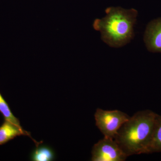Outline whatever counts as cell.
Masks as SVG:
<instances>
[{
	"instance_id": "cell-1",
	"label": "cell",
	"mask_w": 161,
	"mask_h": 161,
	"mask_svg": "<svg viewBox=\"0 0 161 161\" xmlns=\"http://www.w3.org/2000/svg\"><path fill=\"white\" fill-rule=\"evenodd\" d=\"M106 15L94 20L93 27L100 32L101 40L109 46L119 48L130 43L134 36L138 11L135 9L108 7Z\"/></svg>"
},
{
	"instance_id": "cell-3",
	"label": "cell",
	"mask_w": 161,
	"mask_h": 161,
	"mask_svg": "<svg viewBox=\"0 0 161 161\" xmlns=\"http://www.w3.org/2000/svg\"><path fill=\"white\" fill-rule=\"evenodd\" d=\"M130 117L118 110L108 111L97 108L95 114V125L104 137L114 139L121 127Z\"/></svg>"
},
{
	"instance_id": "cell-5",
	"label": "cell",
	"mask_w": 161,
	"mask_h": 161,
	"mask_svg": "<svg viewBox=\"0 0 161 161\" xmlns=\"http://www.w3.org/2000/svg\"><path fill=\"white\" fill-rule=\"evenodd\" d=\"M144 41L149 52L161 53V18L148 23L144 33Z\"/></svg>"
},
{
	"instance_id": "cell-8",
	"label": "cell",
	"mask_w": 161,
	"mask_h": 161,
	"mask_svg": "<svg viewBox=\"0 0 161 161\" xmlns=\"http://www.w3.org/2000/svg\"><path fill=\"white\" fill-rule=\"evenodd\" d=\"M42 143V142H41ZM36 146L31 154V159L33 161H52L55 158L54 151L49 146L40 145Z\"/></svg>"
},
{
	"instance_id": "cell-7",
	"label": "cell",
	"mask_w": 161,
	"mask_h": 161,
	"mask_svg": "<svg viewBox=\"0 0 161 161\" xmlns=\"http://www.w3.org/2000/svg\"><path fill=\"white\" fill-rule=\"evenodd\" d=\"M161 152V115L157 114L151 138L145 153Z\"/></svg>"
},
{
	"instance_id": "cell-9",
	"label": "cell",
	"mask_w": 161,
	"mask_h": 161,
	"mask_svg": "<svg viewBox=\"0 0 161 161\" xmlns=\"http://www.w3.org/2000/svg\"><path fill=\"white\" fill-rule=\"evenodd\" d=\"M0 113L3 115L5 120L9 121L19 126L22 127L20 125L19 120L13 115L9 108V105L3 98L1 93H0Z\"/></svg>"
},
{
	"instance_id": "cell-2",
	"label": "cell",
	"mask_w": 161,
	"mask_h": 161,
	"mask_svg": "<svg viewBox=\"0 0 161 161\" xmlns=\"http://www.w3.org/2000/svg\"><path fill=\"white\" fill-rule=\"evenodd\" d=\"M157 114L150 110L139 111L119 130L114 140L127 157L145 153Z\"/></svg>"
},
{
	"instance_id": "cell-4",
	"label": "cell",
	"mask_w": 161,
	"mask_h": 161,
	"mask_svg": "<svg viewBox=\"0 0 161 161\" xmlns=\"http://www.w3.org/2000/svg\"><path fill=\"white\" fill-rule=\"evenodd\" d=\"M128 157L114 139L104 137L93 146L92 161H124Z\"/></svg>"
},
{
	"instance_id": "cell-6",
	"label": "cell",
	"mask_w": 161,
	"mask_h": 161,
	"mask_svg": "<svg viewBox=\"0 0 161 161\" xmlns=\"http://www.w3.org/2000/svg\"><path fill=\"white\" fill-rule=\"evenodd\" d=\"M22 135L27 136L32 138L29 132L23 130L22 127L19 126L5 119L3 125L0 126V145L6 144L17 136ZM32 139L36 144V146L41 143L38 142L33 139Z\"/></svg>"
}]
</instances>
